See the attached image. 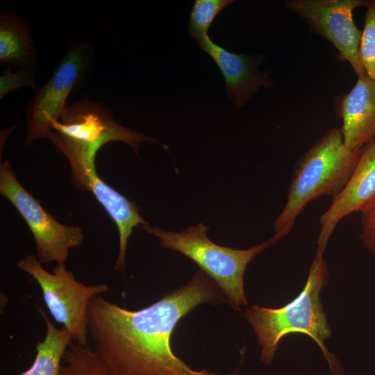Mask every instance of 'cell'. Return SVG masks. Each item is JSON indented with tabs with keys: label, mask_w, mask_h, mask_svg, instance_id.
<instances>
[{
	"label": "cell",
	"mask_w": 375,
	"mask_h": 375,
	"mask_svg": "<svg viewBox=\"0 0 375 375\" xmlns=\"http://www.w3.org/2000/svg\"><path fill=\"white\" fill-rule=\"evenodd\" d=\"M203 303L228 301L203 271L196 272L185 285L138 310L123 308L97 295L87 309L94 351L115 375H233L195 370L172 351L171 337L176 324Z\"/></svg>",
	"instance_id": "6da1fadb"
},
{
	"label": "cell",
	"mask_w": 375,
	"mask_h": 375,
	"mask_svg": "<svg viewBox=\"0 0 375 375\" xmlns=\"http://www.w3.org/2000/svg\"><path fill=\"white\" fill-rule=\"evenodd\" d=\"M328 278V270L323 255L316 254L309 269L305 286L298 296L279 308L257 305L247 309L244 317L252 326L261 347L260 358L270 364L280 340L290 333L308 335L318 344L333 375H343L339 361L326 347L332 331L328 324L319 294Z\"/></svg>",
	"instance_id": "7a4b0ae2"
},
{
	"label": "cell",
	"mask_w": 375,
	"mask_h": 375,
	"mask_svg": "<svg viewBox=\"0 0 375 375\" xmlns=\"http://www.w3.org/2000/svg\"><path fill=\"white\" fill-rule=\"evenodd\" d=\"M362 149L351 151L343 142L340 128H333L297 162L288 190L287 201L274 224V241L291 231L297 218L312 200L335 197L356 168Z\"/></svg>",
	"instance_id": "3957f363"
},
{
	"label": "cell",
	"mask_w": 375,
	"mask_h": 375,
	"mask_svg": "<svg viewBox=\"0 0 375 375\" xmlns=\"http://www.w3.org/2000/svg\"><path fill=\"white\" fill-rule=\"evenodd\" d=\"M48 139L67 158L74 183L95 168L97 153L105 144L122 142L136 153L143 141L156 142L168 149L167 145L117 124L107 107L88 97L67 104L53 123Z\"/></svg>",
	"instance_id": "277c9868"
},
{
	"label": "cell",
	"mask_w": 375,
	"mask_h": 375,
	"mask_svg": "<svg viewBox=\"0 0 375 375\" xmlns=\"http://www.w3.org/2000/svg\"><path fill=\"white\" fill-rule=\"evenodd\" d=\"M143 228L157 237L163 247L178 251L194 262L222 290L234 310L247 304L243 280L247 265L275 243L271 238L247 249L222 247L208 238V228L201 223L178 233L149 225Z\"/></svg>",
	"instance_id": "5b68a950"
},
{
	"label": "cell",
	"mask_w": 375,
	"mask_h": 375,
	"mask_svg": "<svg viewBox=\"0 0 375 375\" xmlns=\"http://www.w3.org/2000/svg\"><path fill=\"white\" fill-rule=\"evenodd\" d=\"M17 265L37 281L49 312L69 331L73 342L87 346L88 304L94 297L106 292L108 286L105 283L86 285L78 282L65 264L57 265L53 273H49L33 254L19 260Z\"/></svg>",
	"instance_id": "8992f818"
},
{
	"label": "cell",
	"mask_w": 375,
	"mask_h": 375,
	"mask_svg": "<svg viewBox=\"0 0 375 375\" xmlns=\"http://www.w3.org/2000/svg\"><path fill=\"white\" fill-rule=\"evenodd\" d=\"M0 194L17 209L28 224L36 244V257L41 263L65 264L69 249L83 240L80 227L58 222L42 207L17 178L10 161L0 166Z\"/></svg>",
	"instance_id": "52a82bcc"
},
{
	"label": "cell",
	"mask_w": 375,
	"mask_h": 375,
	"mask_svg": "<svg viewBox=\"0 0 375 375\" xmlns=\"http://www.w3.org/2000/svg\"><path fill=\"white\" fill-rule=\"evenodd\" d=\"M88 43H76L69 47L49 79L35 91L27 111L26 142L48 138L54 122L64 112L72 90L85 77L92 60Z\"/></svg>",
	"instance_id": "ba28073f"
},
{
	"label": "cell",
	"mask_w": 375,
	"mask_h": 375,
	"mask_svg": "<svg viewBox=\"0 0 375 375\" xmlns=\"http://www.w3.org/2000/svg\"><path fill=\"white\" fill-rule=\"evenodd\" d=\"M367 3L365 0H288L285 4L330 42L338 51V58L349 62L358 77L367 74L359 60L362 32L353 21V10Z\"/></svg>",
	"instance_id": "9c48e42d"
},
{
	"label": "cell",
	"mask_w": 375,
	"mask_h": 375,
	"mask_svg": "<svg viewBox=\"0 0 375 375\" xmlns=\"http://www.w3.org/2000/svg\"><path fill=\"white\" fill-rule=\"evenodd\" d=\"M375 203V140L365 144L358 162L342 190L332 198L319 218L316 254L323 255L328 242L342 219L361 213Z\"/></svg>",
	"instance_id": "30bf717a"
},
{
	"label": "cell",
	"mask_w": 375,
	"mask_h": 375,
	"mask_svg": "<svg viewBox=\"0 0 375 375\" xmlns=\"http://www.w3.org/2000/svg\"><path fill=\"white\" fill-rule=\"evenodd\" d=\"M198 44L219 69L226 93L236 108L247 104L260 88L272 87L270 72L259 69L263 57L231 52L215 43L210 35Z\"/></svg>",
	"instance_id": "8fae6325"
},
{
	"label": "cell",
	"mask_w": 375,
	"mask_h": 375,
	"mask_svg": "<svg viewBox=\"0 0 375 375\" xmlns=\"http://www.w3.org/2000/svg\"><path fill=\"white\" fill-rule=\"evenodd\" d=\"M338 115L342 120L340 131L349 149H362L374 140L375 81L367 75L358 76L353 88L340 98Z\"/></svg>",
	"instance_id": "7c38bea8"
},
{
	"label": "cell",
	"mask_w": 375,
	"mask_h": 375,
	"mask_svg": "<svg viewBox=\"0 0 375 375\" xmlns=\"http://www.w3.org/2000/svg\"><path fill=\"white\" fill-rule=\"evenodd\" d=\"M78 188L90 191L115 222L119 235V251L114 270L124 272L128 240L138 224L149 225L139 213L138 206L99 178L96 169L88 172Z\"/></svg>",
	"instance_id": "4fadbf2b"
},
{
	"label": "cell",
	"mask_w": 375,
	"mask_h": 375,
	"mask_svg": "<svg viewBox=\"0 0 375 375\" xmlns=\"http://www.w3.org/2000/svg\"><path fill=\"white\" fill-rule=\"evenodd\" d=\"M35 51L28 22L10 11L0 14V62L8 67L31 69Z\"/></svg>",
	"instance_id": "5bb4252c"
},
{
	"label": "cell",
	"mask_w": 375,
	"mask_h": 375,
	"mask_svg": "<svg viewBox=\"0 0 375 375\" xmlns=\"http://www.w3.org/2000/svg\"><path fill=\"white\" fill-rule=\"evenodd\" d=\"M46 324L44 339L35 346L37 354L33 365L19 375H60V362L67 347L73 342L69 331L58 328L49 319L44 309L36 305Z\"/></svg>",
	"instance_id": "9a60e30c"
},
{
	"label": "cell",
	"mask_w": 375,
	"mask_h": 375,
	"mask_svg": "<svg viewBox=\"0 0 375 375\" xmlns=\"http://www.w3.org/2000/svg\"><path fill=\"white\" fill-rule=\"evenodd\" d=\"M60 375H115L106 363L88 346L74 342L66 349Z\"/></svg>",
	"instance_id": "2e32d148"
},
{
	"label": "cell",
	"mask_w": 375,
	"mask_h": 375,
	"mask_svg": "<svg viewBox=\"0 0 375 375\" xmlns=\"http://www.w3.org/2000/svg\"><path fill=\"white\" fill-rule=\"evenodd\" d=\"M233 2V0H195L187 27L190 37L198 43L202 41L209 35V28L219 12Z\"/></svg>",
	"instance_id": "e0dca14e"
},
{
	"label": "cell",
	"mask_w": 375,
	"mask_h": 375,
	"mask_svg": "<svg viewBox=\"0 0 375 375\" xmlns=\"http://www.w3.org/2000/svg\"><path fill=\"white\" fill-rule=\"evenodd\" d=\"M359 46V60L366 74L375 81V0L368 1Z\"/></svg>",
	"instance_id": "ac0fdd59"
},
{
	"label": "cell",
	"mask_w": 375,
	"mask_h": 375,
	"mask_svg": "<svg viewBox=\"0 0 375 375\" xmlns=\"http://www.w3.org/2000/svg\"><path fill=\"white\" fill-rule=\"evenodd\" d=\"M30 87L35 91L38 88L35 84V76L32 69H22L12 73L8 67L0 77V99L19 88Z\"/></svg>",
	"instance_id": "d6986e66"
},
{
	"label": "cell",
	"mask_w": 375,
	"mask_h": 375,
	"mask_svg": "<svg viewBox=\"0 0 375 375\" xmlns=\"http://www.w3.org/2000/svg\"><path fill=\"white\" fill-rule=\"evenodd\" d=\"M361 214L360 237L363 245L375 256V203Z\"/></svg>",
	"instance_id": "ffe728a7"
}]
</instances>
